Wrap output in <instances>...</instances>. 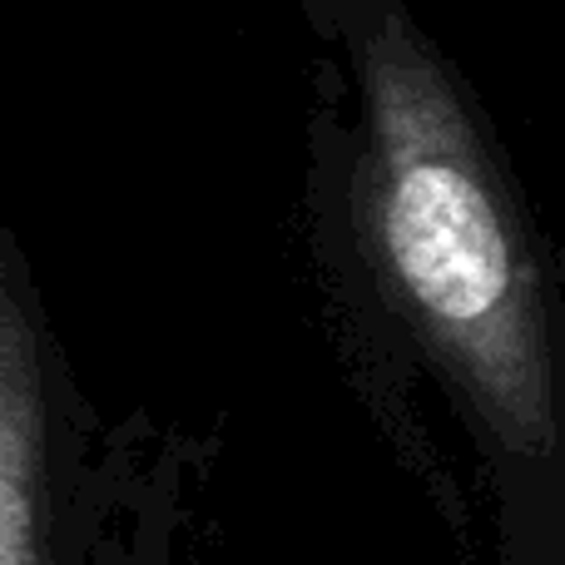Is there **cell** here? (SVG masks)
Segmentation results:
<instances>
[{"instance_id":"2","label":"cell","mask_w":565,"mask_h":565,"mask_svg":"<svg viewBox=\"0 0 565 565\" xmlns=\"http://www.w3.org/2000/svg\"><path fill=\"white\" fill-rule=\"evenodd\" d=\"M115 427L99 422L25 244L0 224V565H105Z\"/></svg>"},{"instance_id":"1","label":"cell","mask_w":565,"mask_h":565,"mask_svg":"<svg viewBox=\"0 0 565 565\" xmlns=\"http://www.w3.org/2000/svg\"><path fill=\"white\" fill-rule=\"evenodd\" d=\"M318 55L298 238L332 358L477 556L565 565V312L551 238L461 65L407 0H302Z\"/></svg>"}]
</instances>
